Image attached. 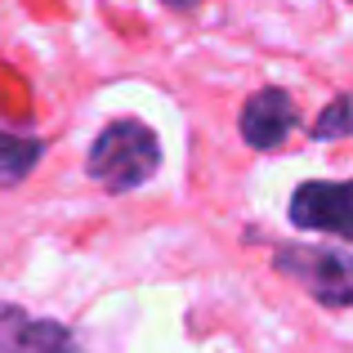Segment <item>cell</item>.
<instances>
[{"instance_id": "1", "label": "cell", "mask_w": 353, "mask_h": 353, "mask_svg": "<svg viewBox=\"0 0 353 353\" xmlns=\"http://www.w3.org/2000/svg\"><path fill=\"white\" fill-rule=\"evenodd\" d=\"M161 165V143L143 121H112L103 134L90 143L85 170L94 183H103L108 192H130L139 183H148Z\"/></svg>"}, {"instance_id": "6", "label": "cell", "mask_w": 353, "mask_h": 353, "mask_svg": "<svg viewBox=\"0 0 353 353\" xmlns=\"http://www.w3.org/2000/svg\"><path fill=\"white\" fill-rule=\"evenodd\" d=\"M41 161V143L36 139H23V134H5L0 130V183H18L36 170Z\"/></svg>"}, {"instance_id": "4", "label": "cell", "mask_w": 353, "mask_h": 353, "mask_svg": "<svg viewBox=\"0 0 353 353\" xmlns=\"http://www.w3.org/2000/svg\"><path fill=\"white\" fill-rule=\"evenodd\" d=\"M300 125V112H295V99L286 90H259L237 117V130L250 148L259 152H273V148L286 143V134Z\"/></svg>"}, {"instance_id": "5", "label": "cell", "mask_w": 353, "mask_h": 353, "mask_svg": "<svg viewBox=\"0 0 353 353\" xmlns=\"http://www.w3.org/2000/svg\"><path fill=\"white\" fill-rule=\"evenodd\" d=\"M0 353H77V336L63 322L32 318L18 304H0Z\"/></svg>"}, {"instance_id": "3", "label": "cell", "mask_w": 353, "mask_h": 353, "mask_svg": "<svg viewBox=\"0 0 353 353\" xmlns=\"http://www.w3.org/2000/svg\"><path fill=\"white\" fill-rule=\"evenodd\" d=\"M291 224L304 233H331L340 241H353V192L345 179L331 183H304L291 197Z\"/></svg>"}, {"instance_id": "8", "label": "cell", "mask_w": 353, "mask_h": 353, "mask_svg": "<svg viewBox=\"0 0 353 353\" xmlns=\"http://www.w3.org/2000/svg\"><path fill=\"white\" fill-rule=\"evenodd\" d=\"M170 5H192V0H170Z\"/></svg>"}, {"instance_id": "2", "label": "cell", "mask_w": 353, "mask_h": 353, "mask_svg": "<svg viewBox=\"0 0 353 353\" xmlns=\"http://www.w3.org/2000/svg\"><path fill=\"white\" fill-rule=\"evenodd\" d=\"M273 268L304 286L327 309L353 304V264L345 246H282L273 250Z\"/></svg>"}, {"instance_id": "7", "label": "cell", "mask_w": 353, "mask_h": 353, "mask_svg": "<svg viewBox=\"0 0 353 353\" xmlns=\"http://www.w3.org/2000/svg\"><path fill=\"white\" fill-rule=\"evenodd\" d=\"M349 134V94L331 99V108L318 117V125H313V139H345Z\"/></svg>"}]
</instances>
